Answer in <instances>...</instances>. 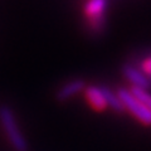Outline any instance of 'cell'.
Listing matches in <instances>:
<instances>
[{"label":"cell","instance_id":"7a4b0ae2","mask_svg":"<svg viewBox=\"0 0 151 151\" xmlns=\"http://www.w3.org/2000/svg\"><path fill=\"white\" fill-rule=\"evenodd\" d=\"M107 0H88L84 5L86 27L92 35H101L106 28Z\"/></svg>","mask_w":151,"mask_h":151},{"label":"cell","instance_id":"ba28073f","mask_svg":"<svg viewBox=\"0 0 151 151\" xmlns=\"http://www.w3.org/2000/svg\"><path fill=\"white\" fill-rule=\"evenodd\" d=\"M130 89L140 100V102L151 111V93L149 91H146V89H140V88H130Z\"/></svg>","mask_w":151,"mask_h":151},{"label":"cell","instance_id":"6da1fadb","mask_svg":"<svg viewBox=\"0 0 151 151\" xmlns=\"http://www.w3.org/2000/svg\"><path fill=\"white\" fill-rule=\"evenodd\" d=\"M0 125L8 141L15 151H28V144L18 126L13 110L9 106H0Z\"/></svg>","mask_w":151,"mask_h":151},{"label":"cell","instance_id":"8992f818","mask_svg":"<svg viewBox=\"0 0 151 151\" xmlns=\"http://www.w3.org/2000/svg\"><path fill=\"white\" fill-rule=\"evenodd\" d=\"M84 98H86L89 107H92L97 112H103L106 108H108L105 94H103L100 86H94V84L87 86L84 89Z\"/></svg>","mask_w":151,"mask_h":151},{"label":"cell","instance_id":"52a82bcc","mask_svg":"<svg viewBox=\"0 0 151 151\" xmlns=\"http://www.w3.org/2000/svg\"><path fill=\"white\" fill-rule=\"evenodd\" d=\"M103 94H105V98H106V102H107V107L111 108V111L116 112V113H121L125 111L124 108V105H122V102L120 100L119 97V93H117V91L115 92L113 89H111L110 87L107 86H100Z\"/></svg>","mask_w":151,"mask_h":151},{"label":"cell","instance_id":"5b68a950","mask_svg":"<svg viewBox=\"0 0 151 151\" xmlns=\"http://www.w3.org/2000/svg\"><path fill=\"white\" fill-rule=\"evenodd\" d=\"M87 84L83 78H72L63 83L55 92V100L58 102H67L79 93L84 92Z\"/></svg>","mask_w":151,"mask_h":151},{"label":"cell","instance_id":"3957f363","mask_svg":"<svg viewBox=\"0 0 151 151\" xmlns=\"http://www.w3.org/2000/svg\"><path fill=\"white\" fill-rule=\"evenodd\" d=\"M117 93H119V97L124 105L125 111H129L142 125L151 126V111L140 102L139 98L131 92V89L119 88Z\"/></svg>","mask_w":151,"mask_h":151},{"label":"cell","instance_id":"277c9868","mask_svg":"<svg viewBox=\"0 0 151 151\" xmlns=\"http://www.w3.org/2000/svg\"><path fill=\"white\" fill-rule=\"evenodd\" d=\"M122 76L125 79L131 84V88H140L147 89L151 87V79L147 78L142 70L134 63H124L121 67Z\"/></svg>","mask_w":151,"mask_h":151},{"label":"cell","instance_id":"9c48e42d","mask_svg":"<svg viewBox=\"0 0 151 151\" xmlns=\"http://www.w3.org/2000/svg\"><path fill=\"white\" fill-rule=\"evenodd\" d=\"M137 67L142 70L146 76H147L149 79H151V52L144 57L142 60H141V63H140V65H137Z\"/></svg>","mask_w":151,"mask_h":151}]
</instances>
